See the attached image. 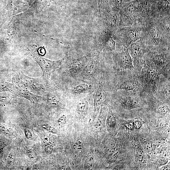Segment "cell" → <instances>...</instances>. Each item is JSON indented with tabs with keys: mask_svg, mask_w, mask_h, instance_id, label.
<instances>
[{
	"mask_svg": "<svg viewBox=\"0 0 170 170\" xmlns=\"http://www.w3.org/2000/svg\"><path fill=\"white\" fill-rule=\"evenodd\" d=\"M140 26L142 29L140 39L147 51L169 50L170 32L164 28L158 18H149Z\"/></svg>",
	"mask_w": 170,
	"mask_h": 170,
	"instance_id": "cell-1",
	"label": "cell"
},
{
	"mask_svg": "<svg viewBox=\"0 0 170 170\" xmlns=\"http://www.w3.org/2000/svg\"><path fill=\"white\" fill-rule=\"evenodd\" d=\"M142 31L138 25L119 27L114 33L115 40L124 49L129 48L131 44L141 38Z\"/></svg>",
	"mask_w": 170,
	"mask_h": 170,
	"instance_id": "cell-2",
	"label": "cell"
},
{
	"mask_svg": "<svg viewBox=\"0 0 170 170\" xmlns=\"http://www.w3.org/2000/svg\"><path fill=\"white\" fill-rule=\"evenodd\" d=\"M138 1L123 3L119 12V27L138 25Z\"/></svg>",
	"mask_w": 170,
	"mask_h": 170,
	"instance_id": "cell-3",
	"label": "cell"
},
{
	"mask_svg": "<svg viewBox=\"0 0 170 170\" xmlns=\"http://www.w3.org/2000/svg\"><path fill=\"white\" fill-rule=\"evenodd\" d=\"M131 56L133 59V62L135 64L142 62L144 54L147 50L144 44L140 39L131 44L129 47Z\"/></svg>",
	"mask_w": 170,
	"mask_h": 170,
	"instance_id": "cell-4",
	"label": "cell"
},
{
	"mask_svg": "<svg viewBox=\"0 0 170 170\" xmlns=\"http://www.w3.org/2000/svg\"><path fill=\"white\" fill-rule=\"evenodd\" d=\"M115 57L117 65L121 70H134L133 61L129 53V48L124 49L121 52L116 54Z\"/></svg>",
	"mask_w": 170,
	"mask_h": 170,
	"instance_id": "cell-5",
	"label": "cell"
},
{
	"mask_svg": "<svg viewBox=\"0 0 170 170\" xmlns=\"http://www.w3.org/2000/svg\"><path fill=\"white\" fill-rule=\"evenodd\" d=\"M37 62L40 66L45 76H50L59 67L62 60L52 61L45 58H38Z\"/></svg>",
	"mask_w": 170,
	"mask_h": 170,
	"instance_id": "cell-6",
	"label": "cell"
},
{
	"mask_svg": "<svg viewBox=\"0 0 170 170\" xmlns=\"http://www.w3.org/2000/svg\"><path fill=\"white\" fill-rule=\"evenodd\" d=\"M155 0L153 8V17H158L170 15L169 3L167 0Z\"/></svg>",
	"mask_w": 170,
	"mask_h": 170,
	"instance_id": "cell-7",
	"label": "cell"
},
{
	"mask_svg": "<svg viewBox=\"0 0 170 170\" xmlns=\"http://www.w3.org/2000/svg\"><path fill=\"white\" fill-rule=\"evenodd\" d=\"M122 107L125 109L131 110L140 107L138 100L135 98L127 97L122 98L120 100Z\"/></svg>",
	"mask_w": 170,
	"mask_h": 170,
	"instance_id": "cell-8",
	"label": "cell"
},
{
	"mask_svg": "<svg viewBox=\"0 0 170 170\" xmlns=\"http://www.w3.org/2000/svg\"><path fill=\"white\" fill-rule=\"evenodd\" d=\"M16 93L17 95L27 99L33 104L37 103L41 98L40 96L35 95L24 89H17L16 91Z\"/></svg>",
	"mask_w": 170,
	"mask_h": 170,
	"instance_id": "cell-9",
	"label": "cell"
},
{
	"mask_svg": "<svg viewBox=\"0 0 170 170\" xmlns=\"http://www.w3.org/2000/svg\"><path fill=\"white\" fill-rule=\"evenodd\" d=\"M137 84L132 80H125L121 83L118 88L119 90L126 91L134 90L137 87Z\"/></svg>",
	"mask_w": 170,
	"mask_h": 170,
	"instance_id": "cell-10",
	"label": "cell"
},
{
	"mask_svg": "<svg viewBox=\"0 0 170 170\" xmlns=\"http://www.w3.org/2000/svg\"><path fill=\"white\" fill-rule=\"evenodd\" d=\"M103 98V91L101 88H99L97 90L94 95V103L95 106H99L101 104Z\"/></svg>",
	"mask_w": 170,
	"mask_h": 170,
	"instance_id": "cell-11",
	"label": "cell"
},
{
	"mask_svg": "<svg viewBox=\"0 0 170 170\" xmlns=\"http://www.w3.org/2000/svg\"><path fill=\"white\" fill-rule=\"evenodd\" d=\"M136 158L141 163H143L145 162V154L139 145L137 146L135 151Z\"/></svg>",
	"mask_w": 170,
	"mask_h": 170,
	"instance_id": "cell-12",
	"label": "cell"
},
{
	"mask_svg": "<svg viewBox=\"0 0 170 170\" xmlns=\"http://www.w3.org/2000/svg\"><path fill=\"white\" fill-rule=\"evenodd\" d=\"M145 65L146 67L145 70L146 75L148 78L153 81H155L158 78V74L156 71L151 69V68L148 67Z\"/></svg>",
	"mask_w": 170,
	"mask_h": 170,
	"instance_id": "cell-13",
	"label": "cell"
},
{
	"mask_svg": "<svg viewBox=\"0 0 170 170\" xmlns=\"http://www.w3.org/2000/svg\"><path fill=\"white\" fill-rule=\"evenodd\" d=\"M89 104L86 100H82L79 102L77 105L78 111L81 113H86L88 111Z\"/></svg>",
	"mask_w": 170,
	"mask_h": 170,
	"instance_id": "cell-14",
	"label": "cell"
},
{
	"mask_svg": "<svg viewBox=\"0 0 170 170\" xmlns=\"http://www.w3.org/2000/svg\"><path fill=\"white\" fill-rule=\"evenodd\" d=\"M107 123L109 129L114 130L116 129L117 126V121L115 117L113 114H110L109 116Z\"/></svg>",
	"mask_w": 170,
	"mask_h": 170,
	"instance_id": "cell-15",
	"label": "cell"
},
{
	"mask_svg": "<svg viewBox=\"0 0 170 170\" xmlns=\"http://www.w3.org/2000/svg\"><path fill=\"white\" fill-rule=\"evenodd\" d=\"M13 84L7 82L0 83V92L8 91L12 92L13 91Z\"/></svg>",
	"mask_w": 170,
	"mask_h": 170,
	"instance_id": "cell-16",
	"label": "cell"
},
{
	"mask_svg": "<svg viewBox=\"0 0 170 170\" xmlns=\"http://www.w3.org/2000/svg\"><path fill=\"white\" fill-rule=\"evenodd\" d=\"M94 164V158L92 155H89L86 158L84 164L85 170H91L93 168Z\"/></svg>",
	"mask_w": 170,
	"mask_h": 170,
	"instance_id": "cell-17",
	"label": "cell"
},
{
	"mask_svg": "<svg viewBox=\"0 0 170 170\" xmlns=\"http://www.w3.org/2000/svg\"><path fill=\"white\" fill-rule=\"evenodd\" d=\"M89 86L88 85L86 84H80L75 87L74 91L75 93H82L87 90Z\"/></svg>",
	"mask_w": 170,
	"mask_h": 170,
	"instance_id": "cell-18",
	"label": "cell"
},
{
	"mask_svg": "<svg viewBox=\"0 0 170 170\" xmlns=\"http://www.w3.org/2000/svg\"><path fill=\"white\" fill-rule=\"evenodd\" d=\"M157 109L158 113L163 115L166 114L169 110L168 106L164 104L159 105Z\"/></svg>",
	"mask_w": 170,
	"mask_h": 170,
	"instance_id": "cell-19",
	"label": "cell"
},
{
	"mask_svg": "<svg viewBox=\"0 0 170 170\" xmlns=\"http://www.w3.org/2000/svg\"><path fill=\"white\" fill-rule=\"evenodd\" d=\"M82 150V147L80 142L76 143L73 145V150L75 153H80Z\"/></svg>",
	"mask_w": 170,
	"mask_h": 170,
	"instance_id": "cell-20",
	"label": "cell"
},
{
	"mask_svg": "<svg viewBox=\"0 0 170 170\" xmlns=\"http://www.w3.org/2000/svg\"><path fill=\"white\" fill-rule=\"evenodd\" d=\"M7 163L9 166H13L15 163V155L14 152H11L7 158Z\"/></svg>",
	"mask_w": 170,
	"mask_h": 170,
	"instance_id": "cell-21",
	"label": "cell"
},
{
	"mask_svg": "<svg viewBox=\"0 0 170 170\" xmlns=\"http://www.w3.org/2000/svg\"><path fill=\"white\" fill-rule=\"evenodd\" d=\"M42 127L45 130L54 134L57 133V131L56 128L51 126L47 124H44L42 125Z\"/></svg>",
	"mask_w": 170,
	"mask_h": 170,
	"instance_id": "cell-22",
	"label": "cell"
},
{
	"mask_svg": "<svg viewBox=\"0 0 170 170\" xmlns=\"http://www.w3.org/2000/svg\"><path fill=\"white\" fill-rule=\"evenodd\" d=\"M66 123V117L65 115H62L58 119L57 123L59 126L64 127Z\"/></svg>",
	"mask_w": 170,
	"mask_h": 170,
	"instance_id": "cell-23",
	"label": "cell"
},
{
	"mask_svg": "<svg viewBox=\"0 0 170 170\" xmlns=\"http://www.w3.org/2000/svg\"><path fill=\"white\" fill-rule=\"evenodd\" d=\"M42 139L44 143H47L52 146L54 144V142L52 138L47 135H44L43 136Z\"/></svg>",
	"mask_w": 170,
	"mask_h": 170,
	"instance_id": "cell-24",
	"label": "cell"
},
{
	"mask_svg": "<svg viewBox=\"0 0 170 170\" xmlns=\"http://www.w3.org/2000/svg\"><path fill=\"white\" fill-rule=\"evenodd\" d=\"M44 143V150L46 153L47 154H51L53 151L52 146L47 143Z\"/></svg>",
	"mask_w": 170,
	"mask_h": 170,
	"instance_id": "cell-25",
	"label": "cell"
},
{
	"mask_svg": "<svg viewBox=\"0 0 170 170\" xmlns=\"http://www.w3.org/2000/svg\"><path fill=\"white\" fill-rule=\"evenodd\" d=\"M27 153L31 159L34 160L35 158L36 155L35 153L32 149H28L27 150Z\"/></svg>",
	"mask_w": 170,
	"mask_h": 170,
	"instance_id": "cell-26",
	"label": "cell"
},
{
	"mask_svg": "<svg viewBox=\"0 0 170 170\" xmlns=\"http://www.w3.org/2000/svg\"><path fill=\"white\" fill-rule=\"evenodd\" d=\"M24 132L26 138L29 140H32V135L31 131L28 129H25Z\"/></svg>",
	"mask_w": 170,
	"mask_h": 170,
	"instance_id": "cell-27",
	"label": "cell"
},
{
	"mask_svg": "<svg viewBox=\"0 0 170 170\" xmlns=\"http://www.w3.org/2000/svg\"><path fill=\"white\" fill-rule=\"evenodd\" d=\"M2 131L7 134L11 135L13 134V131L12 128H7L2 129Z\"/></svg>",
	"mask_w": 170,
	"mask_h": 170,
	"instance_id": "cell-28",
	"label": "cell"
},
{
	"mask_svg": "<svg viewBox=\"0 0 170 170\" xmlns=\"http://www.w3.org/2000/svg\"><path fill=\"white\" fill-rule=\"evenodd\" d=\"M164 92L166 96L169 98L170 95V90L169 86H166L164 89Z\"/></svg>",
	"mask_w": 170,
	"mask_h": 170,
	"instance_id": "cell-29",
	"label": "cell"
},
{
	"mask_svg": "<svg viewBox=\"0 0 170 170\" xmlns=\"http://www.w3.org/2000/svg\"><path fill=\"white\" fill-rule=\"evenodd\" d=\"M60 168L61 170H71V168L67 165H64L61 166Z\"/></svg>",
	"mask_w": 170,
	"mask_h": 170,
	"instance_id": "cell-30",
	"label": "cell"
}]
</instances>
